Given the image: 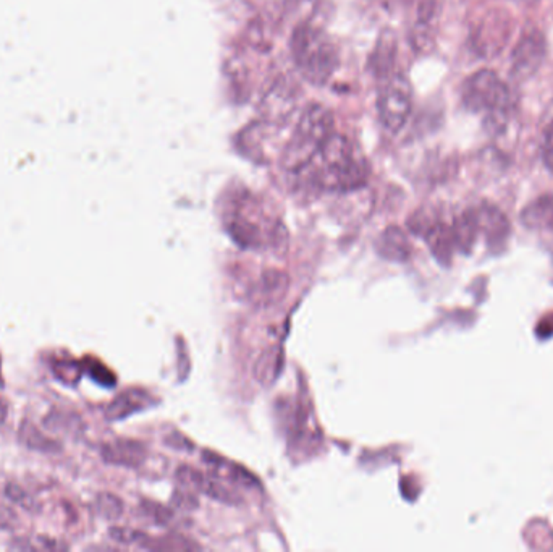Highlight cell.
<instances>
[{"label": "cell", "instance_id": "19", "mask_svg": "<svg viewBox=\"0 0 553 552\" xmlns=\"http://www.w3.org/2000/svg\"><path fill=\"white\" fill-rule=\"evenodd\" d=\"M439 9L437 0H423L417 9V19L415 25V41L417 49H424L433 39V29L437 21Z\"/></svg>", "mask_w": 553, "mask_h": 552}, {"label": "cell", "instance_id": "31", "mask_svg": "<svg viewBox=\"0 0 553 552\" xmlns=\"http://www.w3.org/2000/svg\"><path fill=\"white\" fill-rule=\"evenodd\" d=\"M86 371L90 373V376L96 383H99L101 385L112 387L115 384V376L112 375L105 366L99 363V362H96V360L86 362Z\"/></svg>", "mask_w": 553, "mask_h": 552}, {"label": "cell", "instance_id": "13", "mask_svg": "<svg viewBox=\"0 0 553 552\" xmlns=\"http://www.w3.org/2000/svg\"><path fill=\"white\" fill-rule=\"evenodd\" d=\"M376 252L390 262H405L411 256V244L400 227H388L378 237Z\"/></svg>", "mask_w": 553, "mask_h": 552}, {"label": "cell", "instance_id": "33", "mask_svg": "<svg viewBox=\"0 0 553 552\" xmlns=\"http://www.w3.org/2000/svg\"><path fill=\"white\" fill-rule=\"evenodd\" d=\"M4 415H5V405H4V403L0 402V420H2V418H4Z\"/></svg>", "mask_w": 553, "mask_h": 552}, {"label": "cell", "instance_id": "17", "mask_svg": "<svg viewBox=\"0 0 553 552\" xmlns=\"http://www.w3.org/2000/svg\"><path fill=\"white\" fill-rule=\"evenodd\" d=\"M204 463L209 465L214 471V475H219L222 478H227L231 483L240 485L243 487L259 486L258 479L249 473L248 470L231 463L229 460L221 459L214 454L204 452Z\"/></svg>", "mask_w": 553, "mask_h": 552}, {"label": "cell", "instance_id": "26", "mask_svg": "<svg viewBox=\"0 0 553 552\" xmlns=\"http://www.w3.org/2000/svg\"><path fill=\"white\" fill-rule=\"evenodd\" d=\"M97 512L107 520H117L123 514V502L111 493H102L96 499Z\"/></svg>", "mask_w": 553, "mask_h": 552}, {"label": "cell", "instance_id": "9", "mask_svg": "<svg viewBox=\"0 0 553 552\" xmlns=\"http://www.w3.org/2000/svg\"><path fill=\"white\" fill-rule=\"evenodd\" d=\"M102 459L112 465L119 467L136 468L146 460V447L131 439H117L104 444L101 447Z\"/></svg>", "mask_w": 553, "mask_h": 552}, {"label": "cell", "instance_id": "6", "mask_svg": "<svg viewBox=\"0 0 553 552\" xmlns=\"http://www.w3.org/2000/svg\"><path fill=\"white\" fill-rule=\"evenodd\" d=\"M547 54L545 39L539 31H529L519 39L511 54V76L518 82H525L541 68Z\"/></svg>", "mask_w": 553, "mask_h": 552}, {"label": "cell", "instance_id": "29", "mask_svg": "<svg viewBox=\"0 0 553 552\" xmlns=\"http://www.w3.org/2000/svg\"><path fill=\"white\" fill-rule=\"evenodd\" d=\"M143 512L146 517H149L152 522H156L157 525H168L174 518V512L167 507L156 504V502H151V501H144L143 504Z\"/></svg>", "mask_w": 553, "mask_h": 552}, {"label": "cell", "instance_id": "20", "mask_svg": "<svg viewBox=\"0 0 553 552\" xmlns=\"http://www.w3.org/2000/svg\"><path fill=\"white\" fill-rule=\"evenodd\" d=\"M393 60H395V38H392L388 33H384L372 52L369 66L374 72V75L378 76L380 80H387L388 76L393 75L392 74Z\"/></svg>", "mask_w": 553, "mask_h": 552}, {"label": "cell", "instance_id": "18", "mask_svg": "<svg viewBox=\"0 0 553 552\" xmlns=\"http://www.w3.org/2000/svg\"><path fill=\"white\" fill-rule=\"evenodd\" d=\"M282 368H284V350L280 346H270L256 360L254 377L259 384L270 387L278 379Z\"/></svg>", "mask_w": 553, "mask_h": 552}, {"label": "cell", "instance_id": "15", "mask_svg": "<svg viewBox=\"0 0 553 552\" xmlns=\"http://www.w3.org/2000/svg\"><path fill=\"white\" fill-rule=\"evenodd\" d=\"M227 232L231 240L245 250H256L264 242L259 225L254 224L248 215L238 214L231 217L227 225Z\"/></svg>", "mask_w": 553, "mask_h": 552}, {"label": "cell", "instance_id": "16", "mask_svg": "<svg viewBox=\"0 0 553 552\" xmlns=\"http://www.w3.org/2000/svg\"><path fill=\"white\" fill-rule=\"evenodd\" d=\"M424 240L437 261L443 266H448L452 262L453 252L456 248L455 238H453L452 225L443 224L442 221H439L429 230V234L425 235Z\"/></svg>", "mask_w": 553, "mask_h": 552}, {"label": "cell", "instance_id": "22", "mask_svg": "<svg viewBox=\"0 0 553 552\" xmlns=\"http://www.w3.org/2000/svg\"><path fill=\"white\" fill-rule=\"evenodd\" d=\"M19 440L25 447H28L31 450H39V452H44V454H54V452H60L62 446L57 442V440L51 439L44 436L41 431L37 430L35 424H31L29 422H23L21 428H19Z\"/></svg>", "mask_w": 553, "mask_h": 552}, {"label": "cell", "instance_id": "1", "mask_svg": "<svg viewBox=\"0 0 553 552\" xmlns=\"http://www.w3.org/2000/svg\"><path fill=\"white\" fill-rule=\"evenodd\" d=\"M298 174H306L313 185L323 190L353 191L366 185L368 164L347 136L333 133L311 164Z\"/></svg>", "mask_w": 553, "mask_h": 552}, {"label": "cell", "instance_id": "32", "mask_svg": "<svg viewBox=\"0 0 553 552\" xmlns=\"http://www.w3.org/2000/svg\"><path fill=\"white\" fill-rule=\"evenodd\" d=\"M542 159L545 167L553 172V119L549 123V127L544 131V141H542Z\"/></svg>", "mask_w": 553, "mask_h": 552}, {"label": "cell", "instance_id": "30", "mask_svg": "<svg viewBox=\"0 0 553 552\" xmlns=\"http://www.w3.org/2000/svg\"><path fill=\"white\" fill-rule=\"evenodd\" d=\"M13 549H19V551H25V549H47V551H62L66 549V546L64 543H58L57 540L52 538H36L35 543H29V540H23L19 543L13 544L12 546Z\"/></svg>", "mask_w": 553, "mask_h": 552}, {"label": "cell", "instance_id": "5", "mask_svg": "<svg viewBox=\"0 0 553 552\" xmlns=\"http://www.w3.org/2000/svg\"><path fill=\"white\" fill-rule=\"evenodd\" d=\"M413 107L411 86L403 75L388 76L384 80L378 97L380 122L392 133L403 128Z\"/></svg>", "mask_w": 553, "mask_h": 552}, {"label": "cell", "instance_id": "10", "mask_svg": "<svg viewBox=\"0 0 553 552\" xmlns=\"http://www.w3.org/2000/svg\"><path fill=\"white\" fill-rule=\"evenodd\" d=\"M288 287H290V277L286 272L269 269L259 277L256 285L253 287L251 299L258 305L270 307L285 297Z\"/></svg>", "mask_w": 553, "mask_h": 552}, {"label": "cell", "instance_id": "27", "mask_svg": "<svg viewBox=\"0 0 553 552\" xmlns=\"http://www.w3.org/2000/svg\"><path fill=\"white\" fill-rule=\"evenodd\" d=\"M170 504H172L174 509L182 510V512H193L199 507V502H198V499L191 493V489L186 486L176 487L174 494H172Z\"/></svg>", "mask_w": 553, "mask_h": 552}, {"label": "cell", "instance_id": "25", "mask_svg": "<svg viewBox=\"0 0 553 552\" xmlns=\"http://www.w3.org/2000/svg\"><path fill=\"white\" fill-rule=\"evenodd\" d=\"M44 426L47 430L57 431V432H78V426H82V422L78 416L70 413L52 412L49 413L44 420Z\"/></svg>", "mask_w": 553, "mask_h": 552}, {"label": "cell", "instance_id": "12", "mask_svg": "<svg viewBox=\"0 0 553 552\" xmlns=\"http://www.w3.org/2000/svg\"><path fill=\"white\" fill-rule=\"evenodd\" d=\"M151 405V395L141 389H129L115 397L105 408V418L109 422H121L131 416L133 413L141 412Z\"/></svg>", "mask_w": 553, "mask_h": 552}, {"label": "cell", "instance_id": "24", "mask_svg": "<svg viewBox=\"0 0 553 552\" xmlns=\"http://www.w3.org/2000/svg\"><path fill=\"white\" fill-rule=\"evenodd\" d=\"M112 540L117 541V543L127 544V546H139V548H151V538L148 534L139 532V530H133V528H121V526H115L111 528Z\"/></svg>", "mask_w": 553, "mask_h": 552}, {"label": "cell", "instance_id": "8", "mask_svg": "<svg viewBox=\"0 0 553 552\" xmlns=\"http://www.w3.org/2000/svg\"><path fill=\"white\" fill-rule=\"evenodd\" d=\"M511 33V23L505 13H489L476 29V47L484 56H495L500 52Z\"/></svg>", "mask_w": 553, "mask_h": 552}, {"label": "cell", "instance_id": "23", "mask_svg": "<svg viewBox=\"0 0 553 552\" xmlns=\"http://www.w3.org/2000/svg\"><path fill=\"white\" fill-rule=\"evenodd\" d=\"M440 219L439 215L435 214V211L431 207H421L419 211H416L415 214L409 217L408 221V227L413 234L417 237H423L429 234V230L432 229L433 225L437 224Z\"/></svg>", "mask_w": 553, "mask_h": 552}, {"label": "cell", "instance_id": "21", "mask_svg": "<svg viewBox=\"0 0 553 552\" xmlns=\"http://www.w3.org/2000/svg\"><path fill=\"white\" fill-rule=\"evenodd\" d=\"M453 238L456 248L463 253H470L472 245L479 234V225L474 214V209L458 215L452 224Z\"/></svg>", "mask_w": 553, "mask_h": 552}, {"label": "cell", "instance_id": "4", "mask_svg": "<svg viewBox=\"0 0 553 552\" xmlns=\"http://www.w3.org/2000/svg\"><path fill=\"white\" fill-rule=\"evenodd\" d=\"M333 133L332 113L321 104L308 105L298 121L293 138L286 146L284 154L285 169L298 174L308 167Z\"/></svg>", "mask_w": 553, "mask_h": 552}, {"label": "cell", "instance_id": "28", "mask_svg": "<svg viewBox=\"0 0 553 552\" xmlns=\"http://www.w3.org/2000/svg\"><path fill=\"white\" fill-rule=\"evenodd\" d=\"M5 496L9 497L12 502L19 504V507H23L28 512H36L37 509H39L36 501L29 496L23 487L17 486V485H9L7 489H5Z\"/></svg>", "mask_w": 553, "mask_h": 552}, {"label": "cell", "instance_id": "11", "mask_svg": "<svg viewBox=\"0 0 553 552\" xmlns=\"http://www.w3.org/2000/svg\"><path fill=\"white\" fill-rule=\"evenodd\" d=\"M478 219L479 232L482 230L489 245H502L507 242L510 235V222L507 215L503 214L497 206L484 205L479 209H474Z\"/></svg>", "mask_w": 553, "mask_h": 552}, {"label": "cell", "instance_id": "3", "mask_svg": "<svg viewBox=\"0 0 553 552\" xmlns=\"http://www.w3.org/2000/svg\"><path fill=\"white\" fill-rule=\"evenodd\" d=\"M461 99L470 113L486 115L484 123L489 133L505 130L511 109V94L495 72L482 68L472 74L463 85Z\"/></svg>", "mask_w": 553, "mask_h": 552}, {"label": "cell", "instance_id": "14", "mask_svg": "<svg viewBox=\"0 0 553 552\" xmlns=\"http://www.w3.org/2000/svg\"><path fill=\"white\" fill-rule=\"evenodd\" d=\"M521 222L531 230H553V195L531 201L521 211Z\"/></svg>", "mask_w": 553, "mask_h": 552}, {"label": "cell", "instance_id": "2", "mask_svg": "<svg viewBox=\"0 0 553 552\" xmlns=\"http://www.w3.org/2000/svg\"><path fill=\"white\" fill-rule=\"evenodd\" d=\"M290 46L298 70L314 85H323L340 66L339 49L332 39L309 23L296 27Z\"/></svg>", "mask_w": 553, "mask_h": 552}, {"label": "cell", "instance_id": "7", "mask_svg": "<svg viewBox=\"0 0 553 552\" xmlns=\"http://www.w3.org/2000/svg\"><path fill=\"white\" fill-rule=\"evenodd\" d=\"M176 481L182 486L190 487L203 496L211 497L227 506H238L241 497L229 487L223 486L217 478L209 477L203 471L191 467H180L176 470Z\"/></svg>", "mask_w": 553, "mask_h": 552}]
</instances>
